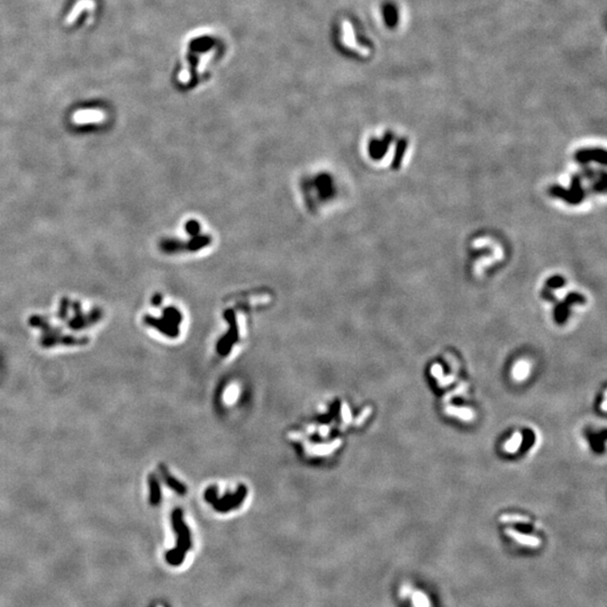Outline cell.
I'll return each mask as SVG.
<instances>
[{
    "mask_svg": "<svg viewBox=\"0 0 607 607\" xmlns=\"http://www.w3.org/2000/svg\"><path fill=\"white\" fill-rule=\"evenodd\" d=\"M172 525L178 535L177 545L173 550L167 552L166 560L169 564L177 567L184 562L187 552L191 547L190 531L182 521V512L179 508L172 513Z\"/></svg>",
    "mask_w": 607,
    "mask_h": 607,
    "instance_id": "1",
    "label": "cell"
},
{
    "mask_svg": "<svg viewBox=\"0 0 607 607\" xmlns=\"http://www.w3.org/2000/svg\"><path fill=\"white\" fill-rule=\"evenodd\" d=\"M397 599L399 607H435L430 592L409 580L400 583L397 591Z\"/></svg>",
    "mask_w": 607,
    "mask_h": 607,
    "instance_id": "2",
    "label": "cell"
},
{
    "mask_svg": "<svg viewBox=\"0 0 607 607\" xmlns=\"http://www.w3.org/2000/svg\"><path fill=\"white\" fill-rule=\"evenodd\" d=\"M246 495V488L245 486L241 485L239 487V489L236 490L235 494H226L225 497H223V498H218L217 497V489L216 487H211L209 489L206 491V494H205V497H206V499L211 503L214 508L218 512H228V510H232L236 507H239L241 505L242 500L244 499V497Z\"/></svg>",
    "mask_w": 607,
    "mask_h": 607,
    "instance_id": "3",
    "label": "cell"
},
{
    "mask_svg": "<svg viewBox=\"0 0 607 607\" xmlns=\"http://www.w3.org/2000/svg\"><path fill=\"white\" fill-rule=\"evenodd\" d=\"M379 16L383 27L388 31H396L404 21L403 8L395 0H383L379 6Z\"/></svg>",
    "mask_w": 607,
    "mask_h": 607,
    "instance_id": "4",
    "label": "cell"
},
{
    "mask_svg": "<svg viewBox=\"0 0 607 607\" xmlns=\"http://www.w3.org/2000/svg\"><path fill=\"white\" fill-rule=\"evenodd\" d=\"M145 322L149 325L154 326L161 331L163 334H166L170 337H175L178 335V325L181 322V314L175 308H167L164 310V318L157 319L151 316L145 317Z\"/></svg>",
    "mask_w": 607,
    "mask_h": 607,
    "instance_id": "5",
    "label": "cell"
},
{
    "mask_svg": "<svg viewBox=\"0 0 607 607\" xmlns=\"http://www.w3.org/2000/svg\"><path fill=\"white\" fill-rule=\"evenodd\" d=\"M225 317L228 319V323L231 324V330L224 337H223L220 342V344H218V346H217L218 352H220V354H222V355H226L228 352H230L232 345L235 343L237 339H239V335H237V328L235 325L234 314H233L232 310H228L225 315Z\"/></svg>",
    "mask_w": 607,
    "mask_h": 607,
    "instance_id": "6",
    "label": "cell"
},
{
    "mask_svg": "<svg viewBox=\"0 0 607 607\" xmlns=\"http://www.w3.org/2000/svg\"><path fill=\"white\" fill-rule=\"evenodd\" d=\"M505 534L508 537L512 538V540L517 543L519 545H523L525 547H531V549H536V547L540 546L542 544V541L540 537H537L536 535H532V534H526V533H522L517 530H515V528L512 527H507L505 528Z\"/></svg>",
    "mask_w": 607,
    "mask_h": 607,
    "instance_id": "7",
    "label": "cell"
},
{
    "mask_svg": "<svg viewBox=\"0 0 607 607\" xmlns=\"http://www.w3.org/2000/svg\"><path fill=\"white\" fill-rule=\"evenodd\" d=\"M445 413L450 415V416L456 417L464 422H471L473 421L474 417H476V414H474L473 409L469 407H456V406L453 405L446 406Z\"/></svg>",
    "mask_w": 607,
    "mask_h": 607,
    "instance_id": "8",
    "label": "cell"
},
{
    "mask_svg": "<svg viewBox=\"0 0 607 607\" xmlns=\"http://www.w3.org/2000/svg\"><path fill=\"white\" fill-rule=\"evenodd\" d=\"M392 135V134H391ZM390 134L386 135V139L383 141H377V140H372L370 143V154L372 158L375 159H380L381 157L385 155L386 150L388 148V143L390 142V140H392V136Z\"/></svg>",
    "mask_w": 607,
    "mask_h": 607,
    "instance_id": "9",
    "label": "cell"
},
{
    "mask_svg": "<svg viewBox=\"0 0 607 607\" xmlns=\"http://www.w3.org/2000/svg\"><path fill=\"white\" fill-rule=\"evenodd\" d=\"M530 372H531L530 363L525 361V360H519L518 362L514 364L512 375H513L514 379L516 381H524L525 379H527Z\"/></svg>",
    "mask_w": 607,
    "mask_h": 607,
    "instance_id": "10",
    "label": "cell"
},
{
    "mask_svg": "<svg viewBox=\"0 0 607 607\" xmlns=\"http://www.w3.org/2000/svg\"><path fill=\"white\" fill-rule=\"evenodd\" d=\"M160 472H161V476L163 478V480L166 481L167 485L169 487H170L171 489L177 491L179 495L186 494V487L184 485H182V483L179 480H177V479L173 478L171 476V474L169 473V471H168L166 467H163V465H161V467H160Z\"/></svg>",
    "mask_w": 607,
    "mask_h": 607,
    "instance_id": "11",
    "label": "cell"
},
{
    "mask_svg": "<svg viewBox=\"0 0 607 607\" xmlns=\"http://www.w3.org/2000/svg\"><path fill=\"white\" fill-rule=\"evenodd\" d=\"M149 485H150V503L152 505H158L161 499V490H160V485L157 477L154 474H151L149 477Z\"/></svg>",
    "mask_w": 607,
    "mask_h": 607,
    "instance_id": "12",
    "label": "cell"
},
{
    "mask_svg": "<svg viewBox=\"0 0 607 607\" xmlns=\"http://www.w3.org/2000/svg\"><path fill=\"white\" fill-rule=\"evenodd\" d=\"M523 443V435L519 432H515L513 436L504 444V450L508 453H516Z\"/></svg>",
    "mask_w": 607,
    "mask_h": 607,
    "instance_id": "13",
    "label": "cell"
},
{
    "mask_svg": "<svg viewBox=\"0 0 607 607\" xmlns=\"http://www.w3.org/2000/svg\"><path fill=\"white\" fill-rule=\"evenodd\" d=\"M500 523L503 524H530L531 519L527 516L519 514H504L499 517Z\"/></svg>",
    "mask_w": 607,
    "mask_h": 607,
    "instance_id": "14",
    "label": "cell"
},
{
    "mask_svg": "<svg viewBox=\"0 0 607 607\" xmlns=\"http://www.w3.org/2000/svg\"><path fill=\"white\" fill-rule=\"evenodd\" d=\"M405 148H406V141H404V140L399 141V143H398V149H397V154H396V158H395V160H394V168H398V167H399L400 161H401V158H403V154H404V150H405Z\"/></svg>",
    "mask_w": 607,
    "mask_h": 607,
    "instance_id": "15",
    "label": "cell"
},
{
    "mask_svg": "<svg viewBox=\"0 0 607 607\" xmlns=\"http://www.w3.org/2000/svg\"><path fill=\"white\" fill-rule=\"evenodd\" d=\"M431 375L434 377L436 380L441 379V378L443 377V367H442L439 363L433 364L431 368Z\"/></svg>",
    "mask_w": 607,
    "mask_h": 607,
    "instance_id": "16",
    "label": "cell"
},
{
    "mask_svg": "<svg viewBox=\"0 0 607 607\" xmlns=\"http://www.w3.org/2000/svg\"><path fill=\"white\" fill-rule=\"evenodd\" d=\"M564 284L563 279H561L560 277H555V278H551V279L547 281V286L551 287V288H558V287L562 286Z\"/></svg>",
    "mask_w": 607,
    "mask_h": 607,
    "instance_id": "17",
    "label": "cell"
},
{
    "mask_svg": "<svg viewBox=\"0 0 607 607\" xmlns=\"http://www.w3.org/2000/svg\"><path fill=\"white\" fill-rule=\"evenodd\" d=\"M454 380H455L454 376L451 375V376H446V377L443 376V377L441 378V379L437 380V382H439V386L440 387H446V386L451 385V383H452Z\"/></svg>",
    "mask_w": 607,
    "mask_h": 607,
    "instance_id": "18",
    "label": "cell"
},
{
    "mask_svg": "<svg viewBox=\"0 0 607 607\" xmlns=\"http://www.w3.org/2000/svg\"><path fill=\"white\" fill-rule=\"evenodd\" d=\"M187 231L191 234H197L199 232V225L197 222H189L188 224H187Z\"/></svg>",
    "mask_w": 607,
    "mask_h": 607,
    "instance_id": "19",
    "label": "cell"
},
{
    "mask_svg": "<svg viewBox=\"0 0 607 607\" xmlns=\"http://www.w3.org/2000/svg\"><path fill=\"white\" fill-rule=\"evenodd\" d=\"M464 390H465V387H464L463 385H461V386H459L458 388H456L455 390L451 391L450 394L446 395V397H445V398H444V400H445V399H450V398H452V397H453V396H455V395H461V394H463V391H464Z\"/></svg>",
    "mask_w": 607,
    "mask_h": 607,
    "instance_id": "20",
    "label": "cell"
},
{
    "mask_svg": "<svg viewBox=\"0 0 607 607\" xmlns=\"http://www.w3.org/2000/svg\"><path fill=\"white\" fill-rule=\"evenodd\" d=\"M370 412H371V409H370V408H366V409H364V410H363V413H362V415H361V416H360V417H359V419H358V424H361V423L363 422V419H366V418L369 416V414H370Z\"/></svg>",
    "mask_w": 607,
    "mask_h": 607,
    "instance_id": "21",
    "label": "cell"
}]
</instances>
